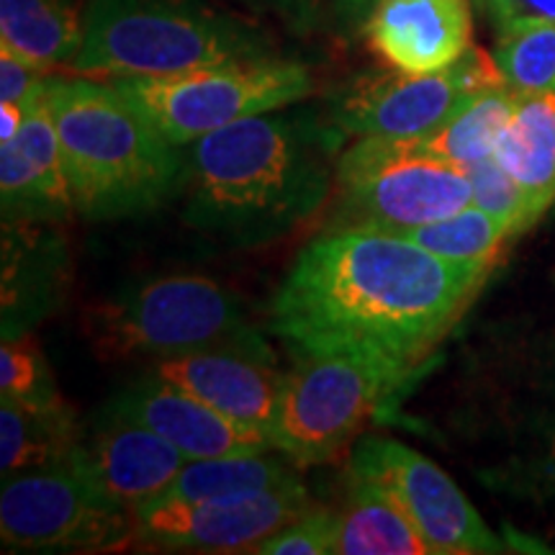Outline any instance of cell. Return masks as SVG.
Returning <instances> with one entry per match:
<instances>
[{
    "label": "cell",
    "mask_w": 555,
    "mask_h": 555,
    "mask_svg": "<svg viewBox=\"0 0 555 555\" xmlns=\"http://www.w3.org/2000/svg\"><path fill=\"white\" fill-rule=\"evenodd\" d=\"M486 275L489 266L446 260L388 229H330L283 278L270 330L298 356H360L414 371Z\"/></svg>",
    "instance_id": "1"
},
{
    "label": "cell",
    "mask_w": 555,
    "mask_h": 555,
    "mask_svg": "<svg viewBox=\"0 0 555 555\" xmlns=\"http://www.w3.org/2000/svg\"><path fill=\"white\" fill-rule=\"evenodd\" d=\"M255 114L185 150V211L193 229L258 247L314 217L332 189L343 134L311 111Z\"/></svg>",
    "instance_id": "2"
},
{
    "label": "cell",
    "mask_w": 555,
    "mask_h": 555,
    "mask_svg": "<svg viewBox=\"0 0 555 555\" xmlns=\"http://www.w3.org/2000/svg\"><path fill=\"white\" fill-rule=\"evenodd\" d=\"M75 211L90 221L155 211L183 185L185 155L114 82L47 78Z\"/></svg>",
    "instance_id": "3"
},
{
    "label": "cell",
    "mask_w": 555,
    "mask_h": 555,
    "mask_svg": "<svg viewBox=\"0 0 555 555\" xmlns=\"http://www.w3.org/2000/svg\"><path fill=\"white\" fill-rule=\"evenodd\" d=\"M260 57L270 50L258 29L198 0H88L69 69L108 80L163 78Z\"/></svg>",
    "instance_id": "4"
},
{
    "label": "cell",
    "mask_w": 555,
    "mask_h": 555,
    "mask_svg": "<svg viewBox=\"0 0 555 555\" xmlns=\"http://www.w3.org/2000/svg\"><path fill=\"white\" fill-rule=\"evenodd\" d=\"M90 337L111 358L168 360L201 350H245L275 360L240 298L206 275H168L124 291L90 314Z\"/></svg>",
    "instance_id": "5"
},
{
    "label": "cell",
    "mask_w": 555,
    "mask_h": 555,
    "mask_svg": "<svg viewBox=\"0 0 555 555\" xmlns=\"http://www.w3.org/2000/svg\"><path fill=\"white\" fill-rule=\"evenodd\" d=\"M335 180L332 229L406 232L474 204L466 168L435 152L427 139L358 137L337 155Z\"/></svg>",
    "instance_id": "6"
},
{
    "label": "cell",
    "mask_w": 555,
    "mask_h": 555,
    "mask_svg": "<svg viewBox=\"0 0 555 555\" xmlns=\"http://www.w3.org/2000/svg\"><path fill=\"white\" fill-rule=\"evenodd\" d=\"M176 147L255 114L294 106L314 90L301 62L260 57L163 78L111 80Z\"/></svg>",
    "instance_id": "7"
},
{
    "label": "cell",
    "mask_w": 555,
    "mask_h": 555,
    "mask_svg": "<svg viewBox=\"0 0 555 555\" xmlns=\"http://www.w3.org/2000/svg\"><path fill=\"white\" fill-rule=\"evenodd\" d=\"M412 376L360 356H301L283 376L275 450L296 466H319L343 450Z\"/></svg>",
    "instance_id": "8"
},
{
    "label": "cell",
    "mask_w": 555,
    "mask_h": 555,
    "mask_svg": "<svg viewBox=\"0 0 555 555\" xmlns=\"http://www.w3.org/2000/svg\"><path fill=\"white\" fill-rule=\"evenodd\" d=\"M0 538L13 553H108L134 543L137 517L75 466L3 478Z\"/></svg>",
    "instance_id": "9"
},
{
    "label": "cell",
    "mask_w": 555,
    "mask_h": 555,
    "mask_svg": "<svg viewBox=\"0 0 555 555\" xmlns=\"http://www.w3.org/2000/svg\"><path fill=\"white\" fill-rule=\"evenodd\" d=\"M496 62L468 50L437 73H367L332 99L330 124L343 137L429 139L483 90L502 86Z\"/></svg>",
    "instance_id": "10"
},
{
    "label": "cell",
    "mask_w": 555,
    "mask_h": 555,
    "mask_svg": "<svg viewBox=\"0 0 555 555\" xmlns=\"http://www.w3.org/2000/svg\"><path fill=\"white\" fill-rule=\"evenodd\" d=\"M350 474L371 478L401 504L433 555L502 553L504 543L437 463L388 437H365Z\"/></svg>",
    "instance_id": "11"
},
{
    "label": "cell",
    "mask_w": 555,
    "mask_h": 555,
    "mask_svg": "<svg viewBox=\"0 0 555 555\" xmlns=\"http://www.w3.org/2000/svg\"><path fill=\"white\" fill-rule=\"evenodd\" d=\"M311 506L301 481L206 502H157L137 515V543L178 553H255Z\"/></svg>",
    "instance_id": "12"
},
{
    "label": "cell",
    "mask_w": 555,
    "mask_h": 555,
    "mask_svg": "<svg viewBox=\"0 0 555 555\" xmlns=\"http://www.w3.org/2000/svg\"><path fill=\"white\" fill-rule=\"evenodd\" d=\"M185 463L189 457L155 429L108 406L69 466L78 468L111 504L137 517L170 489Z\"/></svg>",
    "instance_id": "13"
},
{
    "label": "cell",
    "mask_w": 555,
    "mask_h": 555,
    "mask_svg": "<svg viewBox=\"0 0 555 555\" xmlns=\"http://www.w3.org/2000/svg\"><path fill=\"white\" fill-rule=\"evenodd\" d=\"M108 406L134 416L144 427L155 429L159 437L176 446L189 461L224 455H255L275 450L273 440L262 429L234 422L219 409L208 406L193 393L168 384L152 373L137 380Z\"/></svg>",
    "instance_id": "14"
},
{
    "label": "cell",
    "mask_w": 555,
    "mask_h": 555,
    "mask_svg": "<svg viewBox=\"0 0 555 555\" xmlns=\"http://www.w3.org/2000/svg\"><path fill=\"white\" fill-rule=\"evenodd\" d=\"M363 34L386 67L437 73L474 50V0H380Z\"/></svg>",
    "instance_id": "15"
},
{
    "label": "cell",
    "mask_w": 555,
    "mask_h": 555,
    "mask_svg": "<svg viewBox=\"0 0 555 555\" xmlns=\"http://www.w3.org/2000/svg\"><path fill=\"white\" fill-rule=\"evenodd\" d=\"M0 211L5 224L57 221L75 211L47 86L26 106L18 134L0 142Z\"/></svg>",
    "instance_id": "16"
},
{
    "label": "cell",
    "mask_w": 555,
    "mask_h": 555,
    "mask_svg": "<svg viewBox=\"0 0 555 555\" xmlns=\"http://www.w3.org/2000/svg\"><path fill=\"white\" fill-rule=\"evenodd\" d=\"M155 376L193 393L234 422L262 429L273 440L286 376L275 371L273 360L245 350H201L159 360Z\"/></svg>",
    "instance_id": "17"
},
{
    "label": "cell",
    "mask_w": 555,
    "mask_h": 555,
    "mask_svg": "<svg viewBox=\"0 0 555 555\" xmlns=\"http://www.w3.org/2000/svg\"><path fill=\"white\" fill-rule=\"evenodd\" d=\"M494 157L530 198L535 219L555 201V95L519 93Z\"/></svg>",
    "instance_id": "18"
},
{
    "label": "cell",
    "mask_w": 555,
    "mask_h": 555,
    "mask_svg": "<svg viewBox=\"0 0 555 555\" xmlns=\"http://www.w3.org/2000/svg\"><path fill=\"white\" fill-rule=\"evenodd\" d=\"M335 515L337 555H433L397 499L371 478L350 474Z\"/></svg>",
    "instance_id": "19"
},
{
    "label": "cell",
    "mask_w": 555,
    "mask_h": 555,
    "mask_svg": "<svg viewBox=\"0 0 555 555\" xmlns=\"http://www.w3.org/2000/svg\"><path fill=\"white\" fill-rule=\"evenodd\" d=\"M3 401V399H0ZM82 437L69 406L34 409L0 404V474L3 478L69 466Z\"/></svg>",
    "instance_id": "20"
},
{
    "label": "cell",
    "mask_w": 555,
    "mask_h": 555,
    "mask_svg": "<svg viewBox=\"0 0 555 555\" xmlns=\"http://www.w3.org/2000/svg\"><path fill=\"white\" fill-rule=\"evenodd\" d=\"M0 47L44 73L69 67L82 47V13L69 0H0Z\"/></svg>",
    "instance_id": "21"
},
{
    "label": "cell",
    "mask_w": 555,
    "mask_h": 555,
    "mask_svg": "<svg viewBox=\"0 0 555 555\" xmlns=\"http://www.w3.org/2000/svg\"><path fill=\"white\" fill-rule=\"evenodd\" d=\"M294 481H301L294 468L268 453L206 457V461L185 463L157 502H206V499L255 494Z\"/></svg>",
    "instance_id": "22"
},
{
    "label": "cell",
    "mask_w": 555,
    "mask_h": 555,
    "mask_svg": "<svg viewBox=\"0 0 555 555\" xmlns=\"http://www.w3.org/2000/svg\"><path fill=\"white\" fill-rule=\"evenodd\" d=\"M517 95V90H512L506 82L483 90L457 111L437 134L429 137L427 144L461 168L481 163L494 155L496 139L515 111Z\"/></svg>",
    "instance_id": "23"
},
{
    "label": "cell",
    "mask_w": 555,
    "mask_h": 555,
    "mask_svg": "<svg viewBox=\"0 0 555 555\" xmlns=\"http://www.w3.org/2000/svg\"><path fill=\"white\" fill-rule=\"evenodd\" d=\"M404 237L414 240L429 253L453 262H468V266H489L496 260L499 249L509 237H515L512 227L494 214L478 206H466L450 214L446 219L429 221V224L406 229Z\"/></svg>",
    "instance_id": "24"
},
{
    "label": "cell",
    "mask_w": 555,
    "mask_h": 555,
    "mask_svg": "<svg viewBox=\"0 0 555 555\" xmlns=\"http://www.w3.org/2000/svg\"><path fill=\"white\" fill-rule=\"evenodd\" d=\"M491 57L506 86L517 93L555 95V21L502 34Z\"/></svg>",
    "instance_id": "25"
},
{
    "label": "cell",
    "mask_w": 555,
    "mask_h": 555,
    "mask_svg": "<svg viewBox=\"0 0 555 555\" xmlns=\"http://www.w3.org/2000/svg\"><path fill=\"white\" fill-rule=\"evenodd\" d=\"M0 399L21 406H67L44 352L29 337H3L0 347Z\"/></svg>",
    "instance_id": "26"
},
{
    "label": "cell",
    "mask_w": 555,
    "mask_h": 555,
    "mask_svg": "<svg viewBox=\"0 0 555 555\" xmlns=\"http://www.w3.org/2000/svg\"><path fill=\"white\" fill-rule=\"evenodd\" d=\"M466 172L470 189H474V206L506 221L515 234L535 224L538 219L532 214L530 198H527V193L519 189L517 180L502 168V163L494 155L470 165Z\"/></svg>",
    "instance_id": "27"
},
{
    "label": "cell",
    "mask_w": 555,
    "mask_h": 555,
    "mask_svg": "<svg viewBox=\"0 0 555 555\" xmlns=\"http://www.w3.org/2000/svg\"><path fill=\"white\" fill-rule=\"evenodd\" d=\"M337 515L330 509L311 506L294 522L270 535L258 545L260 555H327L335 553Z\"/></svg>",
    "instance_id": "28"
},
{
    "label": "cell",
    "mask_w": 555,
    "mask_h": 555,
    "mask_svg": "<svg viewBox=\"0 0 555 555\" xmlns=\"http://www.w3.org/2000/svg\"><path fill=\"white\" fill-rule=\"evenodd\" d=\"M47 78L50 73L18 57L9 47H0V101L26 108L44 90Z\"/></svg>",
    "instance_id": "29"
},
{
    "label": "cell",
    "mask_w": 555,
    "mask_h": 555,
    "mask_svg": "<svg viewBox=\"0 0 555 555\" xmlns=\"http://www.w3.org/2000/svg\"><path fill=\"white\" fill-rule=\"evenodd\" d=\"M481 11L494 26L496 37H502V34L555 21V0H483Z\"/></svg>",
    "instance_id": "30"
},
{
    "label": "cell",
    "mask_w": 555,
    "mask_h": 555,
    "mask_svg": "<svg viewBox=\"0 0 555 555\" xmlns=\"http://www.w3.org/2000/svg\"><path fill=\"white\" fill-rule=\"evenodd\" d=\"M253 3L275 13L296 31H309L317 24V0H253Z\"/></svg>",
    "instance_id": "31"
},
{
    "label": "cell",
    "mask_w": 555,
    "mask_h": 555,
    "mask_svg": "<svg viewBox=\"0 0 555 555\" xmlns=\"http://www.w3.org/2000/svg\"><path fill=\"white\" fill-rule=\"evenodd\" d=\"M380 0H335V13L345 31L365 29L367 18L378 9Z\"/></svg>",
    "instance_id": "32"
},
{
    "label": "cell",
    "mask_w": 555,
    "mask_h": 555,
    "mask_svg": "<svg viewBox=\"0 0 555 555\" xmlns=\"http://www.w3.org/2000/svg\"><path fill=\"white\" fill-rule=\"evenodd\" d=\"M26 119V108L16 106V103L0 101V142H9L21 131Z\"/></svg>",
    "instance_id": "33"
},
{
    "label": "cell",
    "mask_w": 555,
    "mask_h": 555,
    "mask_svg": "<svg viewBox=\"0 0 555 555\" xmlns=\"http://www.w3.org/2000/svg\"><path fill=\"white\" fill-rule=\"evenodd\" d=\"M474 5H476V9H481V5H483V0H474Z\"/></svg>",
    "instance_id": "34"
}]
</instances>
